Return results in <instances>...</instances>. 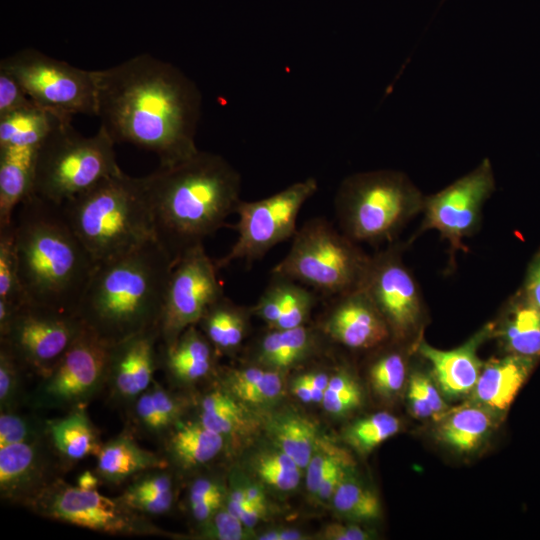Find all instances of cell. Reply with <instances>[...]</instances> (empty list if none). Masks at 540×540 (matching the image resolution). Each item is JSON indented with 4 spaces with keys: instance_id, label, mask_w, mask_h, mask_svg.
<instances>
[{
    "instance_id": "cell-1",
    "label": "cell",
    "mask_w": 540,
    "mask_h": 540,
    "mask_svg": "<svg viewBox=\"0 0 540 540\" xmlns=\"http://www.w3.org/2000/svg\"><path fill=\"white\" fill-rule=\"evenodd\" d=\"M93 74L95 116L115 144L153 152L161 167L199 151L195 135L202 97L178 67L143 53Z\"/></svg>"
},
{
    "instance_id": "cell-2",
    "label": "cell",
    "mask_w": 540,
    "mask_h": 540,
    "mask_svg": "<svg viewBox=\"0 0 540 540\" xmlns=\"http://www.w3.org/2000/svg\"><path fill=\"white\" fill-rule=\"evenodd\" d=\"M155 239L173 262L224 226L241 201V176L221 155L198 151L144 176Z\"/></svg>"
},
{
    "instance_id": "cell-3",
    "label": "cell",
    "mask_w": 540,
    "mask_h": 540,
    "mask_svg": "<svg viewBox=\"0 0 540 540\" xmlns=\"http://www.w3.org/2000/svg\"><path fill=\"white\" fill-rule=\"evenodd\" d=\"M12 227L25 304L76 314L97 263L62 204L30 195L16 208Z\"/></svg>"
},
{
    "instance_id": "cell-4",
    "label": "cell",
    "mask_w": 540,
    "mask_h": 540,
    "mask_svg": "<svg viewBox=\"0 0 540 540\" xmlns=\"http://www.w3.org/2000/svg\"><path fill=\"white\" fill-rule=\"evenodd\" d=\"M173 264L156 240L97 264L77 316L109 345L159 327Z\"/></svg>"
},
{
    "instance_id": "cell-5",
    "label": "cell",
    "mask_w": 540,
    "mask_h": 540,
    "mask_svg": "<svg viewBox=\"0 0 540 540\" xmlns=\"http://www.w3.org/2000/svg\"><path fill=\"white\" fill-rule=\"evenodd\" d=\"M62 207L70 226L97 264L156 240L144 177L121 171Z\"/></svg>"
},
{
    "instance_id": "cell-6",
    "label": "cell",
    "mask_w": 540,
    "mask_h": 540,
    "mask_svg": "<svg viewBox=\"0 0 540 540\" xmlns=\"http://www.w3.org/2000/svg\"><path fill=\"white\" fill-rule=\"evenodd\" d=\"M425 196L401 172L377 170L348 176L335 196L341 231L353 241L391 240L423 210Z\"/></svg>"
},
{
    "instance_id": "cell-7",
    "label": "cell",
    "mask_w": 540,
    "mask_h": 540,
    "mask_svg": "<svg viewBox=\"0 0 540 540\" xmlns=\"http://www.w3.org/2000/svg\"><path fill=\"white\" fill-rule=\"evenodd\" d=\"M59 121L39 147L31 195L64 204L109 176L120 173L114 141L103 127L83 136Z\"/></svg>"
},
{
    "instance_id": "cell-8",
    "label": "cell",
    "mask_w": 540,
    "mask_h": 540,
    "mask_svg": "<svg viewBox=\"0 0 540 540\" xmlns=\"http://www.w3.org/2000/svg\"><path fill=\"white\" fill-rule=\"evenodd\" d=\"M292 238L287 255L272 268V275L292 279L325 296L361 287L371 257L326 219L308 220Z\"/></svg>"
},
{
    "instance_id": "cell-9",
    "label": "cell",
    "mask_w": 540,
    "mask_h": 540,
    "mask_svg": "<svg viewBox=\"0 0 540 540\" xmlns=\"http://www.w3.org/2000/svg\"><path fill=\"white\" fill-rule=\"evenodd\" d=\"M40 108L62 118L75 114L96 115L93 70L75 67L43 52L25 48L0 61Z\"/></svg>"
},
{
    "instance_id": "cell-10",
    "label": "cell",
    "mask_w": 540,
    "mask_h": 540,
    "mask_svg": "<svg viewBox=\"0 0 540 540\" xmlns=\"http://www.w3.org/2000/svg\"><path fill=\"white\" fill-rule=\"evenodd\" d=\"M317 190V180L309 177L266 198L241 200L235 212L239 217L238 237L231 249L215 260L218 270L234 261L260 259L274 246L293 237L299 212Z\"/></svg>"
},
{
    "instance_id": "cell-11",
    "label": "cell",
    "mask_w": 540,
    "mask_h": 540,
    "mask_svg": "<svg viewBox=\"0 0 540 540\" xmlns=\"http://www.w3.org/2000/svg\"><path fill=\"white\" fill-rule=\"evenodd\" d=\"M35 514L97 532L120 536H171L119 497L56 481L29 508Z\"/></svg>"
},
{
    "instance_id": "cell-12",
    "label": "cell",
    "mask_w": 540,
    "mask_h": 540,
    "mask_svg": "<svg viewBox=\"0 0 540 540\" xmlns=\"http://www.w3.org/2000/svg\"><path fill=\"white\" fill-rule=\"evenodd\" d=\"M110 345L85 326L81 335L29 393L28 406L68 412L105 390Z\"/></svg>"
},
{
    "instance_id": "cell-13",
    "label": "cell",
    "mask_w": 540,
    "mask_h": 540,
    "mask_svg": "<svg viewBox=\"0 0 540 540\" xmlns=\"http://www.w3.org/2000/svg\"><path fill=\"white\" fill-rule=\"evenodd\" d=\"M84 329V323L76 314L23 304L0 334V344L27 372L41 378L50 372Z\"/></svg>"
},
{
    "instance_id": "cell-14",
    "label": "cell",
    "mask_w": 540,
    "mask_h": 540,
    "mask_svg": "<svg viewBox=\"0 0 540 540\" xmlns=\"http://www.w3.org/2000/svg\"><path fill=\"white\" fill-rule=\"evenodd\" d=\"M217 271L203 244L174 261L159 323L160 346L172 344L184 330L197 325L205 310L224 295Z\"/></svg>"
},
{
    "instance_id": "cell-15",
    "label": "cell",
    "mask_w": 540,
    "mask_h": 540,
    "mask_svg": "<svg viewBox=\"0 0 540 540\" xmlns=\"http://www.w3.org/2000/svg\"><path fill=\"white\" fill-rule=\"evenodd\" d=\"M494 190L493 169L485 158L471 172L425 197L418 234L435 230L449 242L452 253L463 249V240L478 230L483 206Z\"/></svg>"
},
{
    "instance_id": "cell-16",
    "label": "cell",
    "mask_w": 540,
    "mask_h": 540,
    "mask_svg": "<svg viewBox=\"0 0 540 540\" xmlns=\"http://www.w3.org/2000/svg\"><path fill=\"white\" fill-rule=\"evenodd\" d=\"M360 288L369 295L391 333L403 338L417 330L424 314L423 299L398 247L371 257Z\"/></svg>"
},
{
    "instance_id": "cell-17",
    "label": "cell",
    "mask_w": 540,
    "mask_h": 540,
    "mask_svg": "<svg viewBox=\"0 0 540 540\" xmlns=\"http://www.w3.org/2000/svg\"><path fill=\"white\" fill-rule=\"evenodd\" d=\"M69 468L47 437L0 448V497L11 505L30 506Z\"/></svg>"
},
{
    "instance_id": "cell-18",
    "label": "cell",
    "mask_w": 540,
    "mask_h": 540,
    "mask_svg": "<svg viewBox=\"0 0 540 540\" xmlns=\"http://www.w3.org/2000/svg\"><path fill=\"white\" fill-rule=\"evenodd\" d=\"M159 343L157 326L110 345L105 390L113 403L128 408L151 386L160 366Z\"/></svg>"
},
{
    "instance_id": "cell-19",
    "label": "cell",
    "mask_w": 540,
    "mask_h": 540,
    "mask_svg": "<svg viewBox=\"0 0 540 540\" xmlns=\"http://www.w3.org/2000/svg\"><path fill=\"white\" fill-rule=\"evenodd\" d=\"M324 336L351 349H370L391 335L388 324L364 289L335 296L320 326Z\"/></svg>"
},
{
    "instance_id": "cell-20",
    "label": "cell",
    "mask_w": 540,
    "mask_h": 540,
    "mask_svg": "<svg viewBox=\"0 0 540 540\" xmlns=\"http://www.w3.org/2000/svg\"><path fill=\"white\" fill-rule=\"evenodd\" d=\"M493 323H488L462 345L442 350L421 340L417 352L430 365L441 393L451 399L472 393L483 368L477 355L480 345L493 335Z\"/></svg>"
},
{
    "instance_id": "cell-21",
    "label": "cell",
    "mask_w": 540,
    "mask_h": 540,
    "mask_svg": "<svg viewBox=\"0 0 540 540\" xmlns=\"http://www.w3.org/2000/svg\"><path fill=\"white\" fill-rule=\"evenodd\" d=\"M162 456L175 472L188 473L213 462L226 439L197 418L182 419L162 438Z\"/></svg>"
},
{
    "instance_id": "cell-22",
    "label": "cell",
    "mask_w": 540,
    "mask_h": 540,
    "mask_svg": "<svg viewBox=\"0 0 540 540\" xmlns=\"http://www.w3.org/2000/svg\"><path fill=\"white\" fill-rule=\"evenodd\" d=\"M168 467L162 454L141 447L127 430L103 442L96 456L95 473L101 482L118 486L142 472Z\"/></svg>"
},
{
    "instance_id": "cell-23",
    "label": "cell",
    "mask_w": 540,
    "mask_h": 540,
    "mask_svg": "<svg viewBox=\"0 0 540 540\" xmlns=\"http://www.w3.org/2000/svg\"><path fill=\"white\" fill-rule=\"evenodd\" d=\"M215 349L196 325L188 327L168 346L159 347L160 366L178 385L199 382L214 369Z\"/></svg>"
},
{
    "instance_id": "cell-24",
    "label": "cell",
    "mask_w": 540,
    "mask_h": 540,
    "mask_svg": "<svg viewBox=\"0 0 540 540\" xmlns=\"http://www.w3.org/2000/svg\"><path fill=\"white\" fill-rule=\"evenodd\" d=\"M536 358L506 354L483 364L473 390L477 404L490 410H506L527 380Z\"/></svg>"
},
{
    "instance_id": "cell-25",
    "label": "cell",
    "mask_w": 540,
    "mask_h": 540,
    "mask_svg": "<svg viewBox=\"0 0 540 540\" xmlns=\"http://www.w3.org/2000/svg\"><path fill=\"white\" fill-rule=\"evenodd\" d=\"M493 335L507 354L540 356V308L519 290L510 297L496 323Z\"/></svg>"
},
{
    "instance_id": "cell-26",
    "label": "cell",
    "mask_w": 540,
    "mask_h": 540,
    "mask_svg": "<svg viewBox=\"0 0 540 540\" xmlns=\"http://www.w3.org/2000/svg\"><path fill=\"white\" fill-rule=\"evenodd\" d=\"M47 439L70 469L78 461L97 456L103 441L86 408H76L60 418L47 419Z\"/></svg>"
},
{
    "instance_id": "cell-27",
    "label": "cell",
    "mask_w": 540,
    "mask_h": 540,
    "mask_svg": "<svg viewBox=\"0 0 540 540\" xmlns=\"http://www.w3.org/2000/svg\"><path fill=\"white\" fill-rule=\"evenodd\" d=\"M250 311L222 295L205 310L197 325L216 351L232 352L244 340Z\"/></svg>"
},
{
    "instance_id": "cell-28",
    "label": "cell",
    "mask_w": 540,
    "mask_h": 540,
    "mask_svg": "<svg viewBox=\"0 0 540 540\" xmlns=\"http://www.w3.org/2000/svg\"><path fill=\"white\" fill-rule=\"evenodd\" d=\"M258 342L257 362L275 370L287 369L303 361L312 353L314 334L305 325L291 329H273Z\"/></svg>"
},
{
    "instance_id": "cell-29",
    "label": "cell",
    "mask_w": 540,
    "mask_h": 540,
    "mask_svg": "<svg viewBox=\"0 0 540 540\" xmlns=\"http://www.w3.org/2000/svg\"><path fill=\"white\" fill-rule=\"evenodd\" d=\"M494 426L492 410L476 404L444 416L438 429L440 440L458 452L476 449Z\"/></svg>"
},
{
    "instance_id": "cell-30",
    "label": "cell",
    "mask_w": 540,
    "mask_h": 540,
    "mask_svg": "<svg viewBox=\"0 0 540 540\" xmlns=\"http://www.w3.org/2000/svg\"><path fill=\"white\" fill-rule=\"evenodd\" d=\"M39 106H33L0 117V146H40L49 132L61 120Z\"/></svg>"
},
{
    "instance_id": "cell-31",
    "label": "cell",
    "mask_w": 540,
    "mask_h": 540,
    "mask_svg": "<svg viewBox=\"0 0 540 540\" xmlns=\"http://www.w3.org/2000/svg\"><path fill=\"white\" fill-rule=\"evenodd\" d=\"M196 418L225 439L244 432L249 426L244 409L226 389L205 393L199 400Z\"/></svg>"
},
{
    "instance_id": "cell-32",
    "label": "cell",
    "mask_w": 540,
    "mask_h": 540,
    "mask_svg": "<svg viewBox=\"0 0 540 540\" xmlns=\"http://www.w3.org/2000/svg\"><path fill=\"white\" fill-rule=\"evenodd\" d=\"M25 304L18 274L12 223L0 228V334Z\"/></svg>"
},
{
    "instance_id": "cell-33",
    "label": "cell",
    "mask_w": 540,
    "mask_h": 540,
    "mask_svg": "<svg viewBox=\"0 0 540 540\" xmlns=\"http://www.w3.org/2000/svg\"><path fill=\"white\" fill-rule=\"evenodd\" d=\"M271 431L279 450L306 468L319 441L315 426L301 416L284 415L272 423Z\"/></svg>"
},
{
    "instance_id": "cell-34",
    "label": "cell",
    "mask_w": 540,
    "mask_h": 540,
    "mask_svg": "<svg viewBox=\"0 0 540 540\" xmlns=\"http://www.w3.org/2000/svg\"><path fill=\"white\" fill-rule=\"evenodd\" d=\"M281 302V316L273 329H291L305 324L316 302V294L292 279L273 275Z\"/></svg>"
},
{
    "instance_id": "cell-35",
    "label": "cell",
    "mask_w": 540,
    "mask_h": 540,
    "mask_svg": "<svg viewBox=\"0 0 540 540\" xmlns=\"http://www.w3.org/2000/svg\"><path fill=\"white\" fill-rule=\"evenodd\" d=\"M334 509L351 521H370L381 513L377 495L360 483L345 477L332 496Z\"/></svg>"
},
{
    "instance_id": "cell-36",
    "label": "cell",
    "mask_w": 540,
    "mask_h": 540,
    "mask_svg": "<svg viewBox=\"0 0 540 540\" xmlns=\"http://www.w3.org/2000/svg\"><path fill=\"white\" fill-rule=\"evenodd\" d=\"M400 421L393 414L378 412L352 423L344 432L345 441L356 451L368 453L398 433Z\"/></svg>"
},
{
    "instance_id": "cell-37",
    "label": "cell",
    "mask_w": 540,
    "mask_h": 540,
    "mask_svg": "<svg viewBox=\"0 0 540 540\" xmlns=\"http://www.w3.org/2000/svg\"><path fill=\"white\" fill-rule=\"evenodd\" d=\"M26 373L14 355L0 344V412L21 410L28 405L29 393L24 384Z\"/></svg>"
},
{
    "instance_id": "cell-38",
    "label": "cell",
    "mask_w": 540,
    "mask_h": 540,
    "mask_svg": "<svg viewBox=\"0 0 540 540\" xmlns=\"http://www.w3.org/2000/svg\"><path fill=\"white\" fill-rule=\"evenodd\" d=\"M47 419L20 410L0 412V448L45 439Z\"/></svg>"
},
{
    "instance_id": "cell-39",
    "label": "cell",
    "mask_w": 540,
    "mask_h": 540,
    "mask_svg": "<svg viewBox=\"0 0 540 540\" xmlns=\"http://www.w3.org/2000/svg\"><path fill=\"white\" fill-rule=\"evenodd\" d=\"M255 471L261 480L281 491L293 490L300 482L301 468L281 450L261 454Z\"/></svg>"
},
{
    "instance_id": "cell-40",
    "label": "cell",
    "mask_w": 540,
    "mask_h": 540,
    "mask_svg": "<svg viewBox=\"0 0 540 540\" xmlns=\"http://www.w3.org/2000/svg\"><path fill=\"white\" fill-rule=\"evenodd\" d=\"M321 403L328 413L344 415L361 405L362 391L349 372L340 370L330 376Z\"/></svg>"
},
{
    "instance_id": "cell-41",
    "label": "cell",
    "mask_w": 540,
    "mask_h": 540,
    "mask_svg": "<svg viewBox=\"0 0 540 540\" xmlns=\"http://www.w3.org/2000/svg\"><path fill=\"white\" fill-rule=\"evenodd\" d=\"M369 377L379 395L386 398L397 395L406 381V362L403 355L393 351L380 356L371 365Z\"/></svg>"
},
{
    "instance_id": "cell-42",
    "label": "cell",
    "mask_w": 540,
    "mask_h": 540,
    "mask_svg": "<svg viewBox=\"0 0 540 540\" xmlns=\"http://www.w3.org/2000/svg\"><path fill=\"white\" fill-rule=\"evenodd\" d=\"M244 527L224 504L209 519L198 524L194 536L198 539L240 540L245 536Z\"/></svg>"
},
{
    "instance_id": "cell-43",
    "label": "cell",
    "mask_w": 540,
    "mask_h": 540,
    "mask_svg": "<svg viewBox=\"0 0 540 540\" xmlns=\"http://www.w3.org/2000/svg\"><path fill=\"white\" fill-rule=\"evenodd\" d=\"M128 410L131 422L141 433L160 440L166 435L167 430L149 388L134 400Z\"/></svg>"
},
{
    "instance_id": "cell-44",
    "label": "cell",
    "mask_w": 540,
    "mask_h": 540,
    "mask_svg": "<svg viewBox=\"0 0 540 540\" xmlns=\"http://www.w3.org/2000/svg\"><path fill=\"white\" fill-rule=\"evenodd\" d=\"M348 459V456L340 449L329 443L318 441L314 453L306 467V487L308 491L316 494L320 484L330 470L337 463Z\"/></svg>"
},
{
    "instance_id": "cell-45",
    "label": "cell",
    "mask_w": 540,
    "mask_h": 540,
    "mask_svg": "<svg viewBox=\"0 0 540 540\" xmlns=\"http://www.w3.org/2000/svg\"><path fill=\"white\" fill-rule=\"evenodd\" d=\"M177 491L166 493H121L119 499L134 510L147 516L169 513L176 502Z\"/></svg>"
},
{
    "instance_id": "cell-46",
    "label": "cell",
    "mask_w": 540,
    "mask_h": 540,
    "mask_svg": "<svg viewBox=\"0 0 540 540\" xmlns=\"http://www.w3.org/2000/svg\"><path fill=\"white\" fill-rule=\"evenodd\" d=\"M149 389L168 433L179 421L184 419L185 402L156 380L153 381Z\"/></svg>"
},
{
    "instance_id": "cell-47",
    "label": "cell",
    "mask_w": 540,
    "mask_h": 540,
    "mask_svg": "<svg viewBox=\"0 0 540 540\" xmlns=\"http://www.w3.org/2000/svg\"><path fill=\"white\" fill-rule=\"evenodd\" d=\"M37 106L19 82L7 71L0 69V117Z\"/></svg>"
},
{
    "instance_id": "cell-48",
    "label": "cell",
    "mask_w": 540,
    "mask_h": 540,
    "mask_svg": "<svg viewBox=\"0 0 540 540\" xmlns=\"http://www.w3.org/2000/svg\"><path fill=\"white\" fill-rule=\"evenodd\" d=\"M282 380L278 370L268 368L261 381L242 400L250 404H264L274 400L281 392Z\"/></svg>"
},
{
    "instance_id": "cell-49",
    "label": "cell",
    "mask_w": 540,
    "mask_h": 540,
    "mask_svg": "<svg viewBox=\"0 0 540 540\" xmlns=\"http://www.w3.org/2000/svg\"><path fill=\"white\" fill-rule=\"evenodd\" d=\"M226 492L219 481L207 476L196 477L190 484L187 495V504L191 505L213 497L226 496Z\"/></svg>"
},
{
    "instance_id": "cell-50",
    "label": "cell",
    "mask_w": 540,
    "mask_h": 540,
    "mask_svg": "<svg viewBox=\"0 0 540 540\" xmlns=\"http://www.w3.org/2000/svg\"><path fill=\"white\" fill-rule=\"evenodd\" d=\"M519 290L532 304L540 308V251L530 261L524 283Z\"/></svg>"
},
{
    "instance_id": "cell-51",
    "label": "cell",
    "mask_w": 540,
    "mask_h": 540,
    "mask_svg": "<svg viewBox=\"0 0 540 540\" xmlns=\"http://www.w3.org/2000/svg\"><path fill=\"white\" fill-rule=\"evenodd\" d=\"M322 537L327 540H366L370 534L356 524L331 523L324 527Z\"/></svg>"
},
{
    "instance_id": "cell-52",
    "label": "cell",
    "mask_w": 540,
    "mask_h": 540,
    "mask_svg": "<svg viewBox=\"0 0 540 540\" xmlns=\"http://www.w3.org/2000/svg\"><path fill=\"white\" fill-rule=\"evenodd\" d=\"M350 464V460H343L337 463L330 472L326 475L317 490V497L321 501H326L332 498L335 490L346 477V469Z\"/></svg>"
},
{
    "instance_id": "cell-53",
    "label": "cell",
    "mask_w": 540,
    "mask_h": 540,
    "mask_svg": "<svg viewBox=\"0 0 540 540\" xmlns=\"http://www.w3.org/2000/svg\"><path fill=\"white\" fill-rule=\"evenodd\" d=\"M226 496L213 497L188 505L189 512L196 524L206 521L222 507L225 504Z\"/></svg>"
},
{
    "instance_id": "cell-54",
    "label": "cell",
    "mask_w": 540,
    "mask_h": 540,
    "mask_svg": "<svg viewBox=\"0 0 540 540\" xmlns=\"http://www.w3.org/2000/svg\"><path fill=\"white\" fill-rule=\"evenodd\" d=\"M304 374L312 390L313 403H321L330 376L321 371H312Z\"/></svg>"
},
{
    "instance_id": "cell-55",
    "label": "cell",
    "mask_w": 540,
    "mask_h": 540,
    "mask_svg": "<svg viewBox=\"0 0 540 540\" xmlns=\"http://www.w3.org/2000/svg\"><path fill=\"white\" fill-rule=\"evenodd\" d=\"M266 513V505L249 504L240 515L239 519L245 527L251 528L255 526Z\"/></svg>"
},
{
    "instance_id": "cell-56",
    "label": "cell",
    "mask_w": 540,
    "mask_h": 540,
    "mask_svg": "<svg viewBox=\"0 0 540 540\" xmlns=\"http://www.w3.org/2000/svg\"><path fill=\"white\" fill-rule=\"evenodd\" d=\"M293 393L304 403L313 402V395L305 374L298 375L292 383Z\"/></svg>"
},
{
    "instance_id": "cell-57",
    "label": "cell",
    "mask_w": 540,
    "mask_h": 540,
    "mask_svg": "<svg viewBox=\"0 0 540 540\" xmlns=\"http://www.w3.org/2000/svg\"><path fill=\"white\" fill-rule=\"evenodd\" d=\"M101 483L95 471L85 470L77 477L76 486L84 490H97Z\"/></svg>"
},
{
    "instance_id": "cell-58",
    "label": "cell",
    "mask_w": 540,
    "mask_h": 540,
    "mask_svg": "<svg viewBox=\"0 0 540 540\" xmlns=\"http://www.w3.org/2000/svg\"><path fill=\"white\" fill-rule=\"evenodd\" d=\"M258 538L261 540H300L304 537L296 530H278L261 534Z\"/></svg>"
},
{
    "instance_id": "cell-59",
    "label": "cell",
    "mask_w": 540,
    "mask_h": 540,
    "mask_svg": "<svg viewBox=\"0 0 540 540\" xmlns=\"http://www.w3.org/2000/svg\"><path fill=\"white\" fill-rule=\"evenodd\" d=\"M242 489L250 503L266 505L265 495L258 486L248 485L246 487H242Z\"/></svg>"
}]
</instances>
